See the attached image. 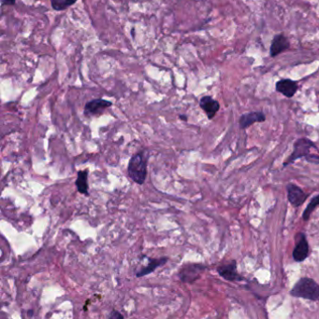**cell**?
I'll list each match as a JSON object with an SVG mask.
<instances>
[{"instance_id": "52a82bcc", "label": "cell", "mask_w": 319, "mask_h": 319, "mask_svg": "<svg viewBox=\"0 0 319 319\" xmlns=\"http://www.w3.org/2000/svg\"><path fill=\"white\" fill-rule=\"evenodd\" d=\"M204 269L205 267L201 264L184 265L179 272V276L181 280L187 283H192L200 277V273Z\"/></svg>"}, {"instance_id": "9a60e30c", "label": "cell", "mask_w": 319, "mask_h": 319, "mask_svg": "<svg viewBox=\"0 0 319 319\" xmlns=\"http://www.w3.org/2000/svg\"><path fill=\"white\" fill-rule=\"evenodd\" d=\"M319 206V194L316 195L312 198L311 201L309 202V204L307 205V207L305 208V210L303 212V219L307 221L309 220V218L311 217L312 213L316 210Z\"/></svg>"}, {"instance_id": "8fae6325", "label": "cell", "mask_w": 319, "mask_h": 319, "mask_svg": "<svg viewBox=\"0 0 319 319\" xmlns=\"http://www.w3.org/2000/svg\"><path fill=\"white\" fill-rule=\"evenodd\" d=\"M289 47H290L289 41L284 34L275 35V37L271 41V49H270V54H271V57H276L277 55L282 54L283 52L287 51V49H289Z\"/></svg>"}, {"instance_id": "4fadbf2b", "label": "cell", "mask_w": 319, "mask_h": 319, "mask_svg": "<svg viewBox=\"0 0 319 319\" xmlns=\"http://www.w3.org/2000/svg\"><path fill=\"white\" fill-rule=\"evenodd\" d=\"M168 257H160V258H149L148 264L144 267L141 271L136 273L137 277H142V276H145L149 273H152L154 272L157 268H159L160 266H163L164 264L167 263L168 261Z\"/></svg>"}, {"instance_id": "7c38bea8", "label": "cell", "mask_w": 319, "mask_h": 319, "mask_svg": "<svg viewBox=\"0 0 319 319\" xmlns=\"http://www.w3.org/2000/svg\"><path fill=\"white\" fill-rule=\"evenodd\" d=\"M236 267H237L236 261L232 260V262H230L228 264L222 265V266L218 267L217 272L223 278L227 279V280H240L241 277L238 274Z\"/></svg>"}, {"instance_id": "277c9868", "label": "cell", "mask_w": 319, "mask_h": 319, "mask_svg": "<svg viewBox=\"0 0 319 319\" xmlns=\"http://www.w3.org/2000/svg\"><path fill=\"white\" fill-rule=\"evenodd\" d=\"M112 103L103 98H96L91 101L87 102L84 106L83 113L86 117L97 116L103 113L105 109H109L112 106Z\"/></svg>"}, {"instance_id": "30bf717a", "label": "cell", "mask_w": 319, "mask_h": 319, "mask_svg": "<svg viewBox=\"0 0 319 319\" xmlns=\"http://www.w3.org/2000/svg\"><path fill=\"white\" fill-rule=\"evenodd\" d=\"M200 107L205 112L209 120L214 119L220 109L219 102L215 100L212 96H203L200 100Z\"/></svg>"}, {"instance_id": "7a4b0ae2", "label": "cell", "mask_w": 319, "mask_h": 319, "mask_svg": "<svg viewBox=\"0 0 319 319\" xmlns=\"http://www.w3.org/2000/svg\"><path fill=\"white\" fill-rule=\"evenodd\" d=\"M291 295L312 301H319V285L311 278L304 277L298 281L292 288Z\"/></svg>"}, {"instance_id": "8992f818", "label": "cell", "mask_w": 319, "mask_h": 319, "mask_svg": "<svg viewBox=\"0 0 319 319\" xmlns=\"http://www.w3.org/2000/svg\"><path fill=\"white\" fill-rule=\"evenodd\" d=\"M297 243L293 250V257L296 261H303L309 256V244L304 234L297 235Z\"/></svg>"}, {"instance_id": "ffe728a7", "label": "cell", "mask_w": 319, "mask_h": 319, "mask_svg": "<svg viewBox=\"0 0 319 319\" xmlns=\"http://www.w3.org/2000/svg\"><path fill=\"white\" fill-rule=\"evenodd\" d=\"M180 119L183 120V121H187V118L185 117V116H183V115H180Z\"/></svg>"}, {"instance_id": "6da1fadb", "label": "cell", "mask_w": 319, "mask_h": 319, "mask_svg": "<svg viewBox=\"0 0 319 319\" xmlns=\"http://www.w3.org/2000/svg\"><path fill=\"white\" fill-rule=\"evenodd\" d=\"M148 158L140 151L132 156L128 162V174L130 179L139 185H143L147 178Z\"/></svg>"}, {"instance_id": "5bb4252c", "label": "cell", "mask_w": 319, "mask_h": 319, "mask_svg": "<svg viewBox=\"0 0 319 319\" xmlns=\"http://www.w3.org/2000/svg\"><path fill=\"white\" fill-rule=\"evenodd\" d=\"M88 170H80L78 172L77 175V179L75 181V185L78 190V191L81 193V194L89 195L88 190H89V186H88Z\"/></svg>"}, {"instance_id": "d6986e66", "label": "cell", "mask_w": 319, "mask_h": 319, "mask_svg": "<svg viewBox=\"0 0 319 319\" xmlns=\"http://www.w3.org/2000/svg\"><path fill=\"white\" fill-rule=\"evenodd\" d=\"M16 0H2V6L4 5H13Z\"/></svg>"}, {"instance_id": "e0dca14e", "label": "cell", "mask_w": 319, "mask_h": 319, "mask_svg": "<svg viewBox=\"0 0 319 319\" xmlns=\"http://www.w3.org/2000/svg\"><path fill=\"white\" fill-rule=\"evenodd\" d=\"M305 161L313 164H319V156L316 154H309L305 157Z\"/></svg>"}, {"instance_id": "ba28073f", "label": "cell", "mask_w": 319, "mask_h": 319, "mask_svg": "<svg viewBox=\"0 0 319 319\" xmlns=\"http://www.w3.org/2000/svg\"><path fill=\"white\" fill-rule=\"evenodd\" d=\"M275 89L278 93L283 94L284 96H286L287 98H291L298 92L299 85L295 80H292L289 78H283L276 82Z\"/></svg>"}, {"instance_id": "2e32d148", "label": "cell", "mask_w": 319, "mask_h": 319, "mask_svg": "<svg viewBox=\"0 0 319 319\" xmlns=\"http://www.w3.org/2000/svg\"><path fill=\"white\" fill-rule=\"evenodd\" d=\"M77 0H51L52 7L56 10H63L73 5Z\"/></svg>"}, {"instance_id": "3957f363", "label": "cell", "mask_w": 319, "mask_h": 319, "mask_svg": "<svg viewBox=\"0 0 319 319\" xmlns=\"http://www.w3.org/2000/svg\"><path fill=\"white\" fill-rule=\"evenodd\" d=\"M318 148L316 144L310 140L309 138L306 137H301L299 139L296 140L294 143V148L293 151L291 153V155L289 156L287 159V161L284 163V168L287 167L288 165H290L293 163H295L297 160L301 159V158H305L306 156L310 154V150L311 148Z\"/></svg>"}, {"instance_id": "ac0fdd59", "label": "cell", "mask_w": 319, "mask_h": 319, "mask_svg": "<svg viewBox=\"0 0 319 319\" xmlns=\"http://www.w3.org/2000/svg\"><path fill=\"white\" fill-rule=\"evenodd\" d=\"M110 319H124V317L123 315L119 313L116 310H113V311L111 313V316H110Z\"/></svg>"}, {"instance_id": "9c48e42d", "label": "cell", "mask_w": 319, "mask_h": 319, "mask_svg": "<svg viewBox=\"0 0 319 319\" xmlns=\"http://www.w3.org/2000/svg\"><path fill=\"white\" fill-rule=\"evenodd\" d=\"M266 120V115L262 111H254L242 114L239 118V128L241 130L247 129L249 126L254 125L255 123H263Z\"/></svg>"}, {"instance_id": "5b68a950", "label": "cell", "mask_w": 319, "mask_h": 319, "mask_svg": "<svg viewBox=\"0 0 319 319\" xmlns=\"http://www.w3.org/2000/svg\"><path fill=\"white\" fill-rule=\"evenodd\" d=\"M287 191L288 201L294 207H300L309 197V194L305 193L302 188L292 183L287 185Z\"/></svg>"}]
</instances>
